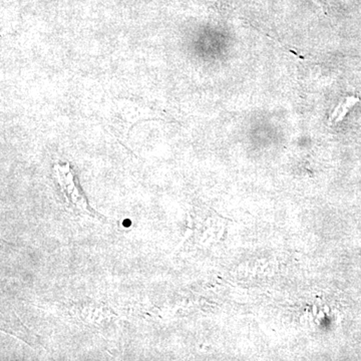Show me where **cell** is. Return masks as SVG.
<instances>
[{"instance_id": "1", "label": "cell", "mask_w": 361, "mask_h": 361, "mask_svg": "<svg viewBox=\"0 0 361 361\" xmlns=\"http://www.w3.org/2000/svg\"><path fill=\"white\" fill-rule=\"evenodd\" d=\"M358 101H360V99L355 97H348L344 99L343 101L336 106L334 113H332L331 121H334L336 123L341 122Z\"/></svg>"}]
</instances>
